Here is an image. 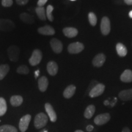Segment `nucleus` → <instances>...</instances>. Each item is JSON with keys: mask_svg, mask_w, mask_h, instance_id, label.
<instances>
[{"mask_svg": "<svg viewBox=\"0 0 132 132\" xmlns=\"http://www.w3.org/2000/svg\"><path fill=\"white\" fill-rule=\"evenodd\" d=\"M48 122L47 116L44 113L37 114L34 118V126L37 129H40L45 126Z\"/></svg>", "mask_w": 132, "mask_h": 132, "instance_id": "obj_1", "label": "nucleus"}, {"mask_svg": "<svg viewBox=\"0 0 132 132\" xmlns=\"http://www.w3.org/2000/svg\"><path fill=\"white\" fill-rule=\"evenodd\" d=\"M7 54L11 61H18L20 56V48L15 45L11 46L7 49Z\"/></svg>", "mask_w": 132, "mask_h": 132, "instance_id": "obj_2", "label": "nucleus"}, {"mask_svg": "<svg viewBox=\"0 0 132 132\" xmlns=\"http://www.w3.org/2000/svg\"><path fill=\"white\" fill-rule=\"evenodd\" d=\"M42 59V54L40 50L36 49L33 51L32 55L29 59V62L31 65L35 66L40 63Z\"/></svg>", "mask_w": 132, "mask_h": 132, "instance_id": "obj_3", "label": "nucleus"}, {"mask_svg": "<svg viewBox=\"0 0 132 132\" xmlns=\"http://www.w3.org/2000/svg\"><path fill=\"white\" fill-rule=\"evenodd\" d=\"M111 119V116L109 113H103L97 115L95 117L94 122L95 124L98 126L106 124Z\"/></svg>", "mask_w": 132, "mask_h": 132, "instance_id": "obj_4", "label": "nucleus"}, {"mask_svg": "<svg viewBox=\"0 0 132 132\" xmlns=\"http://www.w3.org/2000/svg\"><path fill=\"white\" fill-rule=\"evenodd\" d=\"M105 89V85L102 83H98L95 86L89 93V96L91 98H95L101 95Z\"/></svg>", "mask_w": 132, "mask_h": 132, "instance_id": "obj_5", "label": "nucleus"}, {"mask_svg": "<svg viewBox=\"0 0 132 132\" xmlns=\"http://www.w3.org/2000/svg\"><path fill=\"white\" fill-rule=\"evenodd\" d=\"M15 24L12 21L8 19H0V30L11 31L15 28Z\"/></svg>", "mask_w": 132, "mask_h": 132, "instance_id": "obj_6", "label": "nucleus"}, {"mask_svg": "<svg viewBox=\"0 0 132 132\" xmlns=\"http://www.w3.org/2000/svg\"><path fill=\"white\" fill-rule=\"evenodd\" d=\"M31 120V116L26 114L20 119L19 122V129L21 132H25L28 128Z\"/></svg>", "mask_w": 132, "mask_h": 132, "instance_id": "obj_7", "label": "nucleus"}, {"mask_svg": "<svg viewBox=\"0 0 132 132\" xmlns=\"http://www.w3.org/2000/svg\"><path fill=\"white\" fill-rule=\"evenodd\" d=\"M85 48L84 45L82 43L77 42L70 44L68 47V52L71 54H77L81 52Z\"/></svg>", "mask_w": 132, "mask_h": 132, "instance_id": "obj_8", "label": "nucleus"}, {"mask_svg": "<svg viewBox=\"0 0 132 132\" xmlns=\"http://www.w3.org/2000/svg\"><path fill=\"white\" fill-rule=\"evenodd\" d=\"M100 29H101V32L103 35H108L110 33V30H111V24H110V20L106 16H104L102 18L101 24H100Z\"/></svg>", "mask_w": 132, "mask_h": 132, "instance_id": "obj_9", "label": "nucleus"}, {"mask_svg": "<svg viewBox=\"0 0 132 132\" xmlns=\"http://www.w3.org/2000/svg\"><path fill=\"white\" fill-rule=\"evenodd\" d=\"M45 109L51 121L52 122H55L57 120V115L52 105L49 103H45Z\"/></svg>", "mask_w": 132, "mask_h": 132, "instance_id": "obj_10", "label": "nucleus"}, {"mask_svg": "<svg viewBox=\"0 0 132 132\" xmlns=\"http://www.w3.org/2000/svg\"><path fill=\"white\" fill-rule=\"evenodd\" d=\"M51 47L54 52L56 53H60L62 52L63 45L62 42L57 39H53L50 41Z\"/></svg>", "mask_w": 132, "mask_h": 132, "instance_id": "obj_11", "label": "nucleus"}, {"mask_svg": "<svg viewBox=\"0 0 132 132\" xmlns=\"http://www.w3.org/2000/svg\"><path fill=\"white\" fill-rule=\"evenodd\" d=\"M37 31L39 34L45 36H52L55 34L54 28L50 25H45L37 29Z\"/></svg>", "mask_w": 132, "mask_h": 132, "instance_id": "obj_12", "label": "nucleus"}, {"mask_svg": "<svg viewBox=\"0 0 132 132\" xmlns=\"http://www.w3.org/2000/svg\"><path fill=\"white\" fill-rule=\"evenodd\" d=\"M105 60H106V57H105V54L100 53L95 56L92 61V64L95 67H100L105 63Z\"/></svg>", "mask_w": 132, "mask_h": 132, "instance_id": "obj_13", "label": "nucleus"}, {"mask_svg": "<svg viewBox=\"0 0 132 132\" xmlns=\"http://www.w3.org/2000/svg\"><path fill=\"white\" fill-rule=\"evenodd\" d=\"M119 97L122 101H129L132 100V88L123 90L119 94Z\"/></svg>", "mask_w": 132, "mask_h": 132, "instance_id": "obj_14", "label": "nucleus"}, {"mask_svg": "<svg viewBox=\"0 0 132 132\" xmlns=\"http://www.w3.org/2000/svg\"><path fill=\"white\" fill-rule=\"evenodd\" d=\"M47 70L48 73L52 76H54L56 75L58 71V66L57 64L54 61H50L47 64Z\"/></svg>", "mask_w": 132, "mask_h": 132, "instance_id": "obj_15", "label": "nucleus"}, {"mask_svg": "<svg viewBox=\"0 0 132 132\" xmlns=\"http://www.w3.org/2000/svg\"><path fill=\"white\" fill-rule=\"evenodd\" d=\"M38 86L41 92H45L48 86V80L45 76L40 77L38 80Z\"/></svg>", "mask_w": 132, "mask_h": 132, "instance_id": "obj_16", "label": "nucleus"}, {"mask_svg": "<svg viewBox=\"0 0 132 132\" xmlns=\"http://www.w3.org/2000/svg\"><path fill=\"white\" fill-rule=\"evenodd\" d=\"M20 18L21 20L24 22V23L31 24L34 22V17L32 15L28 14V13L23 12L21 13L20 15Z\"/></svg>", "mask_w": 132, "mask_h": 132, "instance_id": "obj_17", "label": "nucleus"}, {"mask_svg": "<svg viewBox=\"0 0 132 132\" xmlns=\"http://www.w3.org/2000/svg\"><path fill=\"white\" fill-rule=\"evenodd\" d=\"M63 33L66 37L72 38L77 36L78 31L77 29L75 28L67 27L63 29Z\"/></svg>", "mask_w": 132, "mask_h": 132, "instance_id": "obj_18", "label": "nucleus"}, {"mask_svg": "<svg viewBox=\"0 0 132 132\" xmlns=\"http://www.w3.org/2000/svg\"><path fill=\"white\" fill-rule=\"evenodd\" d=\"M76 91V87L74 85H69L64 90L63 95L65 98H70L75 94Z\"/></svg>", "mask_w": 132, "mask_h": 132, "instance_id": "obj_19", "label": "nucleus"}, {"mask_svg": "<svg viewBox=\"0 0 132 132\" xmlns=\"http://www.w3.org/2000/svg\"><path fill=\"white\" fill-rule=\"evenodd\" d=\"M120 80L124 82H130L132 81V71L125 70L120 75Z\"/></svg>", "mask_w": 132, "mask_h": 132, "instance_id": "obj_20", "label": "nucleus"}, {"mask_svg": "<svg viewBox=\"0 0 132 132\" xmlns=\"http://www.w3.org/2000/svg\"><path fill=\"white\" fill-rule=\"evenodd\" d=\"M23 99L20 95H13L11 97L10 102L13 106H19L22 104Z\"/></svg>", "mask_w": 132, "mask_h": 132, "instance_id": "obj_21", "label": "nucleus"}, {"mask_svg": "<svg viewBox=\"0 0 132 132\" xmlns=\"http://www.w3.org/2000/svg\"><path fill=\"white\" fill-rule=\"evenodd\" d=\"M95 111V107L94 105H90L86 108L85 113H84V116L85 118L89 119L94 114Z\"/></svg>", "mask_w": 132, "mask_h": 132, "instance_id": "obj_22", "label": "nucleus"}, {"mask_svg": "<svg viewBox=\"0 0 132 132\" xmlns=\"http://www.w3.org/2000/svg\"><path fill=\"white\" fill-rule=\"evenodd\" d=\"M116 51L119 56L121 57H124L127 54V50L125 46L121 43H118L116 45Z\"/></svg>", "mask_w": 132, "mask_h": 132, "instance_id": "obj_23", "label": "nucleus"}, {"mask_svg": "<svg viewBox=\"0 0 132 132\" xmlns=\"http://www.w3.org/2000/svg\"><path fill=\"white\" fill-rule=\"evenodd\" d=\"M36 12L38 17L41 20L45 21L47 19V16H46V11L45 8L44 7H37L36 8Z\"/></svg>", "mask_w": 132, "mask_h": 132, "instance_id": "obj_24", "label": "nucleus"}, {"mask_svg": "<svg viewBox=\"0 0 132 132\" xmlns=\"http://www.w3.org/2000/svg\"><path fill=\"white\" fill-rule=\"evenodd\" d=\"M10 67L8 64H2L0 65V80H3L9 72Z\"/></svg>", "mask_w": 132, "mask_h": 132, "instance_id": "obj_25", "label": "nucleus"}, {"mask_svg": "<svg viewBox=\"0 0 132 132\" xmlns=\"http://www.w3.org/2000/svg\"><path fill=\"white\" fill-rule=\"evenodd\" d=\"M7 111V103L3 97H0V116H3Z\"/></svg>", "mask_w": 132, "mask_h": 132, "instance_id": "obj_26", "label": "nucleus"}, {"mask_svg": "<svg viewBox=\"0 0 132 132\" xmlns=\"http://www.w3.org/2000/svg\"><path fill=\"white\" fill-rule=\"evenodd\" d=\"M0 132H18V130L12 125H4L0 126Z\"/></svg>", "mask_w": 132, "mask_h": 132, "instance_id": "obj_27", "label": "nucleus"}, {"mask_svg": "<svg viewBox=\"0 0 132 132\" xmlns=\"http://www.w3.org/2000/svg\"><path fill=\"white\" fill-rule=\"evenodd\" d=\"M54 7H53L52 5H48L47 7V10H46V16L47 18L50 21H53V16L52 15V12L53 11Z\"/></svg>", "mask_w": 132, "mask_h": 132, "instance_id": "obj_28", "label": "nucleus"}, {"mask_svg": "<svg viewBox=\"0 0 132 132\" xmlns=\"http://www.w3.org/2000/svg\"><path fill=\"white\" fill-rule=\"evenodd\" d=\"M16 72L19 74H22V75H27L29 73V70L27 66L25 65H21L19 66L16 69Z\"/></svg>", "mask_w": 132, "mask_h": 132, "instance_id": "obj_29", "label": "nucleus"}, {"mask_svg": "<svg viewBox=\"0 0 132 132\" xmlns=\"http://www.w3.org/2000/svg\"><path fill=\"white\" fill-rule=\"evenodd\" d=\"M88 19H89V21L90 24H91L92 26H94L96 25L97 20V16L94 14V13L90 12L88 15Z\"/></svg>", "mask_w": 132, "mask_h": 132, "instance_id": "obj_30", "label": "nucleus"}, {"mask_svg": "<svg viewBox=\"0 0 132 132\" xmlns=\"http://www.w3.org/2000/svg\"><path fill=\"white\" fill-rule=\"evenodd\" d=\"M13 4L12 0H2V5L4 7H10Z\"/></svg>", "mask_w": 132, "mask_h": 132, "instance_id": "obj_31", "label": "nucleus"}, {"mask_svg": "<svg viewBox=\"0 0 132 132\" xmlns=\"http://www.w3.org/2000/svg\"><path fill=\"white\" fill-rule=\"evenodd\" d=\"M48 0H39L37 1V5L39 7H44V6L46 4Z\"/></svg>", "mask_w": 132, "mask_h": 132, "instance_id": "obj_32", "label": "nucleus"}, {"mask_svg": "<svg viewBox=\"0 0 132 132\" xmlns=\"http://www.w3.org/2000/svg\"><path fill=\"white\" fill-rule=\"evenodd\" d=\"M29 0H16V2L19 5H25L28 3Z\"/></svg>", "mask_w": 132, "mask_h": 132, "instance_id": "obj_33", "label": "nucleus"}, {"mask_svg": "<svg viewBox=\"0 0 132 132\" xmlns=\"http://www.w3.org/2000/svg\"><path fill=\"white\" fill-rule=\"evenodd\" d=\"M117 101H118V100H117V98H116V97H114V100H113V101H112L111 103H110V106H111V107H114V106L115 104L117 102Z\"/></svg>", "mask_w": 132, "mask_h": 132, "instance_id": "obj_34", "label": "nucleus"}, {"mask_svg": "<svg viewBox=\"0 0 132 132\" xmlns=\"http://www.w3.org/2000/svg\"><path fill=\"white\" fill-rule=\"evenodd\" d=\"M93 129H94V127L92 126V125H87V127H86V130H87V131H89V132L92 131V130H93Z\"/></svg>", "mask_w": 132, "mask_h": 132, "instance_id": "obj_35", "label": "nucleus"}, {"mask_svg": "<svg viewBox=\"0 0 132 132\" xmlns=\"http://www.w3.org/2000/svg\"><path fill=\"white\" fill-rule=\"evenodd\" d=\"M122 132H131V131H130V130L129 129V128L127 127H125L122 129Z\"/></svg>", "mask_w": 132, "mask_h": 132, "instance_id": "obj_36", "label": "nucleus"}, {"mask_svg": "<svg viewBox=\"0 0 132 132\" xmlns=\"http://www.w3.org/2000/svg\"><path fill=\"white\" fill-rule=\"evenodd\" d=\"M34 74H35V78H37V77L39 76V75H40V71H39V70H36V72H35V73H34Z\"/></svg>", "mask_w": 132, "mask_h": 132, "instance_id": "obj_37", "label": "nucleus"}, {"mask_svg": "<svg viewBox=\"0 0 132 132\" xmlns=\"http://www.w3.org/2000/svg\"><path fill=\"white\" fill-rule=\"evenodd\" d=\"M124 2L128 5H132V0H124Z\"/></svg>", "mask_w": 132, "mask_h": 132, "instance_id": "obj_38", "label": "nucleus"}, {"mask_svg": "<svg viewBox=\"0 0 132 132\" xmlns=\"http://www.w3.org/2000/svg\"><path fill=\"white\" fill-rule=\"evenodd\" d=\"M110 102L108 101V100H105V102H104V105H105V106H108V105H110Z\"/></svg>", "mask_w": 132, "mask_h": 132, "instance_id": "obj_39", "label": "nucleus"}, {"mask_svg": "<svg viewBox=\"0 0 132 132\" xmlns=\"http://www.w3.org/2000/svg\"><path fill=\"white\" fill-rule=\"evenodd\" d=\"M129 16L130 18H131V19H132V11H131L129 12Z\"/></svg>", "mask_w": 132, "mask_h": 132, "instance_id": "obj_40", "label": "nucleus"}, {"mask_svg": "<svg viewBox=\"0 0 132 132\" xmlns=\"http://www.w3.org/2000/svg\"><path fill=\"white\" fill-rule=\"evenodd\" d=\"M75 132H84V131H82V130H75Z\"/></svg>", "mask_w": 132, "mask_h": 132, "instance_id": "obj_41", "label": "nucleus"}, {"mask_svg": "<svg viewBox=\"0 0 132 132\" xmlns=\"http://www.w3.org/2000/svg\"><path fill=\"white\" fill-rule=\"evenodd\" d=\"M42 132H48V131L47 130H43V131H42Z\"/></svg>", "mask_w": 132, "mask_h": 132, "instance_id": "obj_42", "label": "nucleus"}, {"mask_svg": "<svg viewBox=\"0 0 132 132\" xmlns=\"http://www.w3.org/2000/svg\"><path fill=\"white\" fill-rule=\"evenodd\" d=\"M70 1H75V0H70Z\"/></svg>", "mask_w": 132, "mask_h": 132, "instance_id": "obj_43", "label": "nucleus"}]
</instances>
